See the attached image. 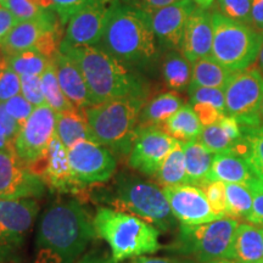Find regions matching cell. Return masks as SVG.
Masks as SVG:
<instances>
[{"instance_id": "obj_49", "label": "cell", "mask_w": 263, "mask_h": 263, "mask_svg": "<svg viewBox=\"0 0 263 263\" xmlns=\"http://www.w3.org/2000/svg\"><path fill=\"white\" fill-rule=\"evenodd\" d=\"M130 263H194L193 261L180 257H147V256H139L133 258Z\"/></svg>"}, {"instance_id": "obj_58", "label": "cell", "mask_w": 263, "mask_h": 263, "mask_svg": "<svg viewBox=\"0 0 263 263\" xmlns=\"http://www.w3.org/2000/svg\"><path fill=\"white\" fill-rule=\"evenodd\" d=\"M259 34H261L262 38H263V27H262L261 29H259Z\"/></svg>"}, {"instance_id": "obj_13", "label": "cell", "mask_w": 263, "mask_h": 263, "mask_svg": "<svg viewBox=\"0 0 263 263\" xmlns=\"http://www.w3.org/2000/svg\"><path fill=\"white\" fill-rule=\"evenodd\" d=\"M45 188L44 180L20 159L16 150L0 151V200L41 199Z\"/></svg>"}, {"instance_id": "obj_42", "label": "cell", "mask_w": 263, "mask_h": 263, "mask_svg": "<svg viewBox=\"0 0 263 263\" xmlns=\"http://www.w3.org/2000/svg\"><path fill=\"white\" fill-rule=\"evenodd\" d=\"M4 106L10 116L15 118L21 127L27 122L33 110H34V106L22 94H18L10 99V100L4 103Z\"/></svg>"}, {"instance_id": "obj_36", "label": "cell", "mask_w": 263, "mask_h": 263, "mask_svg": "<svg viewBox=\"0 0 263 263\" xmlns=\"http://www.w3.org/2000/svg\"><path fill=\"white\" fill-rule=\"evenodd\" d=\"M5 6L17 22L33 20L47 10H54L52 0H8Z\"/></svg>"}, {"instance_id": "obj_9", "label": "cell", "mask_w": 263, "mask_h": 263, "mask_svg": "<svg viewBox=\"0 0 263 263\" xmlns=\"http://www.w3.org/2000/svg\"><path fill=\"white\" fill-rule=\"evenodd\" d=\"M226 115L241 127L261 126L263 76L258 68L234 72L224 89Z\"/></svg>"}, {"instance_id": "obj_44", "label": "cell", "mask_w": 263, "mask_h": 263, "mask_svg": "<svg viewBox=\"0 0 263 263\" xmlns=\"http://www.w3.org/2000/svg\"><path fill=\"white\" fill-rule=\"evenodd\" d=\"M20 132H21V126L15 118L8 114L4 104L0 103V133L12 144H15Z\"/></svg>"}, {"instance_id": "obj_38", "label": "cell", "mask_w": 263, "mask_h": 263, "mask_svg": "<svg viewBox=\"0 0 263 263\" xmlns=\"http://www.w3.org/2000/svg\"><path fill=\"white\" fill-rule=\"evenodd\" d=\"M190 104H206L218 108L226 114V97L224 90L218 88L196 87L189 85L188 88Z\"/></svg>"}, {"instance_id": "obj_20", "label": "cell", "mask_w": 263, "mask_h": 263, "mask_svg": "<svg viewBox=\"0 0 263 263\" xmlns=\"http://www.w3.org/2000/svg\"><path fill=\"white\" fill-rule=\"evenodd\" d=\"M212 42L211 14L196 6L186 22L180 52L193 64L199 59L212 57Z\"/></svg>"}, {"instance_id": "obj_50", "label": "cell", "mask_w": 263, "mask_h": 263, "mask_svg": "<svg viewBox=\"0 0 263 263\" xmlns=\"http://www.w3.org/2000/svg\"><path fill=\"white\" fill-rule=\"evenodd\" d=\"M251 26L263 27V0H251Z\"/></svg>"}, {"instance_id": "obj_15", "label": "cell", "mask_w": 263, "mask_h": 263, "mask_svg": "<svg viewBox=\"0 0 263 263\" xmlns=\"http://www.w3.org/2000/svg\"><path fill=\"white\" fill-rule=\"evenodd\" d=\"M177 141L162 128L139 127L128 157V164L138 172L154 177Z\"/></svg>"}, {"instance_id": "obj_6", "label": "cell", "mask_w": 263, "mask_h": 263, "mask_svg": "<svg viewBox=\"0 0 263 263\" xmlns=\"http://www.w3.org/2000/svg\"><path fill=\"white\" fill-rule=\"evenodd\" d=\"M146 98L127 97L84 108L95 143L129 155L139 129V117Z\"/></svg>"}, {"instance_id": "obj_55", "label": "cell", "mask_w": 263, "mask_h": 263, "mask_svg": "<svg viewBox=\"0 0 263 263\" xmlns=\"http://www.w3.org/2000/svg\"><path fill=\"white\" fill-rule=\"evenodd\" d=\"M207 263H236V262L233 261V259H230V258H219V259H216V261H211V262H207Z\"/></svg>"}, {"instance_id": "obj_24", "label": "cell", "mask_w": 263, "mask_h": 263, "mask_svg": "<svg viewBox=\"0 0 263 263\" xmlns=\"http://www.w3.org/2000/svg\"><path fill=\"white\" fill-rule=\"evenodd\" d=\"M57 137L67 149L80 141H94L84 108L73 107L57 114Z\"/></svg>"}, {"instance_id": "obj_35", "label": "cell", "mask_w": 263, "mask_h": 263, "mask_svg": "<svg viewBox=\"0 0 263 263\" xmlns=\"http://www.w3.org/2000/svg\"><path fill=\"white\" fill-rule=\"evenodd\" d=\"M202 145H205L213 154H222L232 151V147L234 146L236 141L232 139L228 132L223 127L221 122H217L211 126L203 127V129L200 134L199 139Z\"/></svg>"}, {"instance_id": "obj_19", "label": "cell", "mask_w": 263, "mask_h": 263, "mask_svg": "<svg viewBox=\"0 0 263 263\" xmlns=\"http://www.w3.org/2000/svg\"><path fill=\"white\" fill-rule=\"evenodd\" d=\"M64 25L55 10H47L38 17L17 22L6 35L0 47L10 58L26 50H34L44 32L58 25Z\"/></svg>"}, {"instance_id": "obj_5", "label": "cell", "mask_w": 263, "mask_h": 263, "mask_svg": "<svg viewBox=\"0 0 263 263\" xmlns=\"http://www.w3.org/2000/svg\"><path fill=\"white\" fill-rule=\"evenodd\" d=\"M97 235L107 242L116 263L161 249L160 230L139 217L111 207H99L93 218Z\"/></svg>"}, {"instance_id": "obj_34", "label": "cell", "mask_w": 263, "mask_h": 263, "mask_svg": "<svg viewBox=\"0 0 263 263\" xmlns=\"http://www.w3.org/2000/svg\"><path fill=\"white\" fill-rule=\"evenodd\" d=\"M227 202H228V216L232 218H242L249 221L252 212V194L242 184H226Z\"/></svg>"}, {"instance_id": "obj_14", "label": "cell", "mask_w": 263, "mask_h": 263, "mask_svg": "<svg viewBox=\"0 0 263 263\" xmlns=\"http://www.w3.org/2000/svg\"><path fill=\"white\" fill-rule=\"evenodd\" d=\"M68 160L76 179L85 185L107 182L117 166L110 149L90 140L80 141L68 149Z\"/></svg>"}, {"instance_id": "obj_40", "label": "cell", "mask_w": 263, "mask_h": 263, "mask_svg": "<svg viewBox=\"0 0 263 263\" xmlns=\"http://www.w3.org/2000/svg\"><path fill=\"white\" fill-rule=\"evenodd\" d=\"M21 94V76L8 67L0 70V103L4 104Z\"/></svg>"}, {"instance_id": "obj_56", "label": "cell", "mask_w": 263, "mask_h": 263, "mask_svg": "<svg viewBox=\"0 0 263 263\" xmlns=\"http://www.w3.org/2000/svg\"><path fill=\"white\" fill-rule=\"evenodd\" d=\"M261 124L263 126V103H262V107H261Z\"/></svg>"}, {"instance_id": "obj_1", "label": "cell", "mask_w": 263, "mask_h": 263, "mask_svg": "<svg viewBox=\"0 0 263 263\" xmlns=\"http://www.w3.org/2000/svg\"><path fill=\"white\" fill-rule=\"evenodd\" d=\"M97 235L93 221L78 199H59L39 222L34 263H74Z\"/></svg>"}, {"instance_id": "obj_32", "label": "cell", "mask_w": 263, "mask_h": 263, "mask_svg": "<svg viewBox=\"0 0 263 263\" xmlns=\"http://www.w3.org/2000/svg\"><path fill=\"white\" fill-rule=\"evenodd\" d=\"M41 78L43 94H44L45 103L49 107H51L57 114L71 110V108L74 107L61 89L57 71H55L54 67V62L45 70L44 73L41 76Z\"/></svg>"}, {"instance_id": "obj_51", "label": "cell", "mask_w": 263, "mask_h": 263, "mask_svg": "<svg viewBox=\"0 0 263 263\" xmlns=\"http://www.w3.org/2000/svg\"><path fill=\"white\" fill-rule=\"evenodd\" d=\"M5 150H15V144H12L11 141L6 139V138L0 133V151Z\"/></svg>"}, {"instance_id": "obj_16", "label": "cell", "mask_w": 263, "mask_h": 263, "mask_svg": "<svg viewBox=\"0 0 263 263\" xmlns=\"http://www.w3.org/2000/svg\"><path fill=\"white\" fill-rule=\"evenodd\" d=\"M163 193L174 217L182 224L196 226L219 219L199 186L192 184L164 186Z\"/></svg>"}, {"instance_id": "obj_8", "label": "cell", "mask_w": 263, "mask_h": 263, "mask_svg": "<svg viewBox=\"0 0 263 263\" xmlns=\"http://www.w3.org/2000/svg\"><path fill=\"white\" fill-rule=\"evenodd\" d=\"M212 58L232 72L245 71L257 61L263 38L249 25L212 12Z\"/></svg>"}, {"instance_id": "obj_22", "label": "cell", "mask_w": 263, "mask_h": 263, "mask_svg": "<svg viewBox=\"0 0 263 263\" xmlns=\"http://www.w3.org/2000/svg\"><path fill=\"white\" fill-rule=\"evenodd\" d=\"M229 258L236 263H258L263 261L262 227L252 223L239 224Z\"/></svg>"}, {"instance_id": "obj_3", "label": "cell", "mask_w": 263, "mask_h": 263, "mask_svg": "<svg viewBox=\"0 0 263 263\" xmlns=\"http://www.w3.org/2000/svg\"><path fill=\"white\" fill-rule=\"evenodd\" d=\"M156 41L146 15L118 0L99 47L124 65H146L155 60Z\"/></svg>"}, {"instance_id": "obj_26", "label": "cell", "mask_w": 263, "mask_h": 263, "mask_svg": "<svg viewBox=\"0 0 263 263\" xmlns=\"http://www.w3.org/2000/svg\"><path fill=\"white\" fill-rule=\"evenodd\" d=\"M183 149L188 182L192 185L199 186L209 178L216 154L202 145L199 140L185 141L183 143Z\"/></svg>"}, {"instance_id": "obj_57", "label": "cell", "mask_w": 263, "mask_h": 263, "mask_svg": "<svg viewBox=\"0 0 263 263\" xmlns=\"http://www.w3.org/2000/svg\"><path fill=\"white\" fill-rule=\"evenodd\" d=\"M6 3H8V0H0V4H2L3 6H5Z\"/></svg>"}, {"instance_id": "obj_43", "label": "cell", "mask_w": 263, "mask_h": 263, "mask_svg": "<svg viewBox=\"0 0 263 263\" xmlns=\"http://www.w3.org/2000/svg\"><path fill=\"white\" fill-rule=\"evenodd\" d=\"M248 188L252 194V212L249 218V223L257 226H263V182L258 178H254L249 184Z\"/></svg>"}, {"instance_id": "obj_28", "label": "cell", "mask_w": 263, "mask_h": 263, "mask_svg": "<svg viewBox=\"0 0 263 263\" xmlns=\"http://www.w3.org/2000/svg\"><path fill=\"white\" fill-rule=\"evenodd\" d=\"M192 66L193 76L190 85L196 87L218 88L224 90L230 78L234 74V72L229 71L212 57L199 59L193 62Z\"/></svg>"}, {"instance_id": "obj_45", "label": "cell", "mask_w": 263, "mask_h": 263, "mask_svg": "<svg viewBox=\"0 0 263 263\" xmlns=\"http://www.w3.org/2000/svg\"><path fill=\"white\" fill-rule=\"evenodd\" d=\"M192 106L203 127L211 126V124L219 122V121L226 116L224 112H222L218 108L211 106V105L193 104Z\"/></svg>"}, {"instance_id": "obj_17", "label": "cell", "mask_w": 263, "mask_h": 263, "mask_svg": "<svg viewBox=\"0 0 263 263\" xmlns=\"http://www.w3.org/2000/svg\"><path fill=\"white\" fill-rule=\"evenodd\" d=\"M196 5L190 0H180L151 14H145L154 34L161 44L182 50V43L188 18Z\"/></svg>"}, {"instance_id": "obj_4", "label": "cell", "mask_w": 263, "mask_h": 263, "mask_svg": "<svg viewBox=\"0 0 263 263\" xmlns=\"http://www.w3.org/2000/svg\"><path fill=\"white\" fill-rule=\"evenodd\" d=\"M97 195L114 210L139 217L162 232H168L176 227L177 219L163 189L132 173H120L111 192L97 193Z\"/></svg>"}, {"instance_id": "obj_31", "label": "cell", "mask_w": 263, "mask_h": 263, "mask_svg": "<svg viewBox=\"0 0 263 263\" xmlns=\"http://www.w3.org/2000/svg\"><path fill=\"white\" fill-rule=\"evenodd\" d=\"M246 144L244 159L256 178L263 182V126L241 127Z\"/></svg>"}, {"instance_id": "obj_7", "label": "cell", "mask_w": 263, "mask_h": 263, "mask_svg": "<svg viewBox=\"0 0 263 263\" xmlns=\"http://www.w3.org/2000/svg\"><path fill=\"white\" fill-rule=\"evenodd\" d=\"M239 224L238 219L232 217H224L203 224H180L176 239L166 249L194 263L229 258Z\"/></svg>"}, {"instance_id": "obj_2", "label": "cell", "mask_w": 263, "mask_h": 263, "mask_svg": "<svg viewBox=\"0 0 263 263\" xmlns=\"http://www.w3.org/2000/svg\"><path fill=\"white\" fill-rule=\"evenodd\" d=\"M60 51L80 66L94 105L127 97L146 98L143 82L134 77L126 65L99 45L60 48Z\"/></svg>"}, {"instance_id": "obj_10", "label": "cell", "mask_w": 263, "mask_h": 263, "mask_svg": "<svg viewBox=\"0 0 263 263\" xmlns=\"http://www.w3.org/2000/svg\"><path fill=\"white\" fill-rule=\"evenodd\" d=\"M38 212L37 199L0 200V263L16 258Z\"/></svg>"}, {"instance_id": "obj_47", "label": "cell", "mask_w": 263, "mask_h": 263, "mask_svg": "<svg viewBox=\"0 0 263 263\" xmlns=\"http://www.w3.org/2000/svg\"><path fill=\"white\" fill-rule=\"evenodd\" d=\"M85 0H52L54 10L60 16L61 21L66 25L73 12L83 4Z\"/></svg>"}, {"instance_id": "obj_21", "label": "cell", "mask_w": 263, "mask_h": 263, "mask_svg": "<svg viewBox=\"0 0 263 263\" xmlns=\"http://www.w3.org/2000/svg\"><path fill=\"white\" fill-rule=\"evenodd\" d=\"M52 62L61 89L71 104L77 108H87L94 105L87 81L77 62L62 51L58 52Z\"/></svg>"}, {"instance_id": "obj_37", "label": "cell", "mask_w": 263, "mask_h": 263, "mask_svg": "<svg viewBox=\"0 0 263 263\" xmlns=\"http://www.w3.org/2000/svg\"><path fill=\"white\" fill-rule=\"evenodd\" d=\"M199 188L205 194L213 213L218 218L229 217L226 183L219 182V180H205V182L200 184Z\"/></svg>"}, {"instance_id": "obj_27", "label": "cell", "mask_w": 263, "mask_h": 263, "mask_svg": "<svg viewBox=\"0 0 263 263\" xmlns=\"http://www.w3.org/2000/svg\"><path fill=\"white\" fill-rule=\"evenodd\" d=\"M162 129L174 139L183 141L197 140L203 129L192 104H184L182 107L163 123Z\"/></svg>"}, {"instance_id": "obj_60", "label": "cell", "mask_w": 263, "mask_h": 263, "mask_svg": "<svg viewBox=\"0 0 263 263\" xmlns=\"http://www.w3.org/2000/svg\"><path fill=\"white\" fill-rule=\"evenodd\" d=\"M258 263H263V261H261V262H258Z\"/></svg>"}, {"instance_id": "obj_30", "label": "cell", "mask_w": 263, "mask_h": 263, "mask_svg": "<svg viewBox=\"0 0 263 263\" xmlns=\"http://www.w3.org/2000/svg\"><path fill=\"white\" fill-rule=\"evenodd\" d=\"M157 183L164 186H176L189 184L186 176L185 156H184L183 141H177L176 146L161 164L160 170L154 176Z\"/></svg>"}, {"instance_id": "obj_29", "label": "cell", "mask_w": 263, "mask_h": 263, "mask_svg": "<svg viewBox=\"0 0 263 263\" xmlns=\"http://www.w3.org/2000/svg\"><path fill=\"white\" fill-rule=\"evenodd\" d=\"M164 82L173 91L188 89L192 83L193 66L180 51L173 50L164 58L162 65Z\"/></svg>"}, {"instance_id": "obj_48", "label": "cell", "mask_w": 263, "mask_h": 263, "mask_svg": "<svg viewBox=\"0 0 263 263\" xmlns=\"http://www.w3.org/2000/svg\"><path fill=\"white\" fill-rule=\"evenodd\" d=\"M16 24L17 20L11 14V11L6 6H2L0 8V44Z\"/></svg>"}, {"instance_id": "obj_52", "label": "cell", "mask_w": 263, "mask_h": 263, "mask_svg": "<svg viewBox=\"0 0 263 263\" xmlns=\"http://www.w3.org/2000/svg\"><path fill=\"white\" fill-rule=\"evenodd\" d=\"M190 2H193L197 8L207 10L211 8L212 4L216 2V0H190Z\"/></svg>"}, {"instance_id": "obj_46", "label": "cell", "mask_w": 263, "mask_h": 263, "mask_svg": "<svg viewBox=\"0 0 263 263\" xmlns=\"http://www.w3.org/2000/svg\"><path fill=\"white\" fill-rule=\"evenodd\" d=\"M121 2L144 14H151L164 6L176 4L180 0H121Z\"/></svg>"}, {"instance_id": "obj_11", "label": "cell", "mask_w": 263, "mask_h": 263, "mask_svg": "<svg viewBox=\"0 0 263 263\" xmlns=\"http://www.w3.org/2000/svg\"><path fill=\"white\" fill-rule=\"evenodd\" d=\"M118 0H85L66 24L60 48L99 45L111 10Z\"/></svg>"}, {"instance_id": "obj_41", "label": "cell", "mask_w": 263, "mask_h": 263, "mask_svg": "<svg viewBox=\"0 0 263 263\" xmlns=\"http://www.w3.org/2000/svg\"><path fill=\"white\" fill-rule=\"evenodd\" d=\"M21 94L34 107L47 104L43 94L41 76H21Z\"/></svg>"}, {"instance_id": "obj_33", "label": "cell", "mask_w": 263, "mask_h": 263, "mask_svg": "<svg viewBox=\"0 0 263 263\" xmlns=\"http://www.w3.org/2000/svg\"><path fill=\"white\" fill-rule=\"evenodd\" d=\"M51 64L52 60L35 50H26L9 58V67L20 76H42Z\"/></svg>"}, {"instance_id": "obj_59", "label": "cell", "mask_w": 263, "mask_h": 263, "mask_svg": "<svg viewBox=\"0 0 263 263\" xmlns=\"http://www.w3.org/2000/svg\"><path fill=\"white\" fill-rule=\"evenodd\" d=\"M262 227V232H263V226H261Z\"/></svg>"}, {"instance_id": "obj_18", "label": "cell", "mask_w": 263, "mask_h": 263, "mask_svg": "<svg viewBox=\"0 0 263 263\" xmlns=\"http://www.w3.org/2000/svg\"><path fill=\"white\" fill-rule=\"evenodd\" d=\"M44 171L41 178L52 192L72 194L80 196L88 185L76 179L68 160V149L55 134L50 141L47 154L43 157Z\"/></svg>"}, {"instance_id": "obj_54", "label": "cell", "mask_w": 263, "mask_h": 263, "mask_svg": "<svg viewBox=\"0 0 263 263\" xmlns=\"http://www.w3.org/2000/svg\"><path fill=\"white\" fill-rule=\"evenodd\" d=\"M257 62H258V70L261 72L262 76H263V44L261 47V50H259V54H258V58H257Z\"/></svg>"}, {"instance_id": "obj_53", "label": "cell", "mask_w": 263, "mask_h": 263, "mask_svg": "<svg viewBox=\"0 0 263 263\" xmlns=\"http://www.w3.org/2000/svg\"><path fill=\"white\" fill-rule=\"evenodd\" d=\"M9 67V58L6 57V54L0 47V70H5Z\"/></svg>"}, {"instance_id": "obj_39", "label": "cell", "mask_w": 263, "mask_h": 263, "mask_svg": "<svg viewBox=\"0 0 263 263\" xmlns=\"http://www.w3.org/2000/svg\"><path fill=\"white\" fill-rule=\"evenodd\" d=\"M218 12L226 17L251 26V0H216Z\"/></svg>"}, {"instance_id": "obj_23", "label": "cell", "mask_w": 263, "mask_h": 263, "mask_svg": "<svg viewBox=\"0 0 263 263\" xmlns=\"http://www.w3.org/2000/svg\"><path fill=\"white\" fill-rule=\"evenodd\" d=\"M256 177L244 157L232 151L216 154L207 180H219L226 184H242L248 186Z\"/></svg>"}, {"instance_id": "obj_12", "label": "cell", "mask_w": 263, "mask_h": 263, "mask_svg": "<svg viewBox=\"0 0 263 263\" xmlns=\"http://www.w3.org/2000/svg\"><path fill=\"white\" fill-rule=\"evenodd\" d=\"M55 134L57 112L47 104L34 107L15 141L16 154L27 166L37 162L45 156Z\"/></svg>"}, {"instance_id": "obj_25", "label": "cell", "mask_w": 263, "mask_h": 263, "mask_svg": "<svg viewBox=\"0 0 263 263\" xmlns=\"http://www.w3.org/2000/svg\"><path fill=\"white\" fill-rule=\"evenodd\" d=\"M183 105V99L176 91L157 94L144 105L139 117V127L162 128L163 123Z\"/></svg>"}]
</instances>
